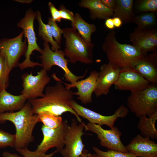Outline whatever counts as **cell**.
<instances>
[{
	"label": "cell",
	"mask_w": 157,
	"mask_h": 157,
	"mask_svg": "<svg viewBox=\"0 0 157 157\" xmlns=\"http://www.w3.org/2000/svg\"><path fill=\"white\" fill-rule=\"evenodd\" d=\"M139 118L137 126L140 131L141 135L152 139H157V130L155 124L157 119V111L148 117L143 116Z\"/></svg>",
	"instance_id": "obj_23"
},
{
	"label": "cell",
	"mask_w": 157,
	"mask_h": 157,
	"mask_svg": "<svg viewBox=\"0 0 157 157\" xmlns=\"http://www.w3.org/2000/svg\"><path fill=\"white\" fill-rule=\"evenodd\" d=\"M120 71L119 69L109 62L101 66L94 92L97 97L108 94L111 86L117 80Z\"/></svg>",
	"instance_id": "obj_16"
},
{
	"label": "cell",
	"mask_w": 157,
	"mask_h": 157,
	"mask_svg": "<svg viewBox=\"0 0 157 157\" xmlns=\"http://www.w3.org/2000/svg\"><path fill=\"white\" fill-rule=\"evenodd\" d=\"M137 10L141 13L154 12L157 10V0L139 1L137 6Z\"/></svg>",
	"instance_id": "obj_30"
},
{
	"label": "cell",
	"mask_w": 157,
	"mask_h": 157,
	"mask_svg": "<svg viewBox=\"0 0 157 157\" xmlns=\"http://www.w3.org/2000/svg\"><path fill=\"white\" fill-rule=\"evenodd\" d=\"M70 104L78 116L87 119L89 122L100 126L106 125L111 129L114 126L115 122L117 119L126 117L129 112L127 107L122 105L116 110L113 115L105 116L80 105L74 99L70 101Z\"/></svg>",
	"instance_id": "obj_9"
},
{
	"label": "cell",
	"mask_w": 157,
	"mask_h": 157,
	"mask_svg": "<svg viewBox=\"0 0 157 157\" xmlns=\"http://www.w3.org/2000/svg\"><path fill=\"white\" fill-rule=\"evenodd\" d=\"M69 127L67 121H63L60 126L56 129H51L42 125L41 130L43 138L35 151L45 154L49 149L56 147V153H60L64 148L65 139Z\"/></svg>",
	"instance_id": "obj_8"
},
{
	"label": "cell",
	"mask_w": 157,
	"mask_h": 157,
	"mask_svg": "<svg viewBox=\"0 0 157 157\" xmlns=\"http://www.w3.org/2000/svg\"><path fill=\"white\" fill-rule=\"evenodd\" d=\"M112 18L115 27L119 28L121 26L123 22L120 18L117 17H113Z\"/></svg>",
	"instance_id": "obj_38"
},
{
	"label": "cell",
	"mask_w": 157,
	"mask_h": 157,
	"mask_svg": "<svg viewBox=\"0 0 157 157\" xmlns=\"http://www.w3.org/2000/svg\"><path fill=\"white\" fill-rule=\"evenodd\" d=\"M63 34L65 40L64 51L69 62L93 63L94 45L92 42L85 41L72 27L63 29Z\"/></svg>",
	"instance_id": "obj_4"
},
{
	"label": "cell",
	"mask_w": 157,
	"mask_h": 157,
	"mask_svg": "<svg viewBox=\"0 0 157 157\" xmlns=\"http://www.w3.org/2000/svg\"><path fill=\"white\" fill-rule=\"evenodd\" d=\"M78 4L80 7L89 10L90 18L92 19L105 20L113 16V10L106 7L100 0H82Z\"/></svg>",
	"instance_id": "obj_21"
},
{
	"label": "cell",
	"mask_w": 157,
	"mask_h": 157,
	"mask_svg": "<svg viewBox=\"0 0 157 157\" xmlns=\"http://www.w3.org/2000/svg\"><path fill=\"white\" fill-rule=\"evenodd\" d=\"M157 83H151L140 90L131 92L127 105L138 117L150 116L157 111Z\"/></svg>",
	"instance_id": "obj_5"
},
{
	"label": "cell",
	"mask_w": 157,
	"mask_h": 157,
	"mask_svg": "<svg viewBox=\"0 0 157 157\" xmlns=\"http://www.w3.org/2000/svg\"><path fill=\"white\" fill-rule=\"evenodd\" d=\"M15 1L23 3H30L33 0H15Z\"/></svg>",
	"instance_id": "obj_41"
},
{
	"label": "cell",
	"mask_w": 157,
	"mask_h": 157,
	"mask_svg": "<svg viewBox=\"0 0 157 157\" xmlns=\"http://www.w3.org/2000/svg\"><path fill=\"white\" fill-rule=\"evenodd\" d=\"M78 157H98L96 154L88 153V151L84 149L83 153Z\"/></svg>",
	"instance_id": "obj_39"
},
{
	"label": "cell",
	"mask_w": 157,
	"mask_h": 157,
	"mask_svg": "<svg viewBox=\"0 0 157 157\" xmlns=\"http://www.w3.org/2000/svg\"><path fill=\"white\" fill-rule=\"evenodd\" d=\"M150 84L133 69H125L120 70L118 80L114 85L117 90L134 92L145 88Z\"/></svg>",
	"instance_id": "obj_15"
},
{
	"label": "cell",
	"mask_w": 157,
	"mask_h": 157,
	"mask_svg": "<svg viewBox=\"0 0 157 157\" xmlns=\"http://www.w3.org/2000/svg\"><path fill=\"white\" fill-rule=\"evenodd\" d=\"M71 25L85 41L91 42L92 35L97 29L94 25L86 22L79 14L76 13L74 15V20L71 22Z\"/></svg>",
	"instance_id": "obj_24"
},
{
	"label": "cell",
	"mask_w": 157,
	"mask_h": 157,
	"mask_svg": "<svg viewBox=\"0 0 157 157\" xmlns=\"http://www.w3.org/2000/svg\"><path fill=\"white\" fill-rule=\"evenodd\" d=\"M22 78L23 89L21 93L28 100L43 97L44 89L51 79L47 71L43 69L35 76L32 72L24 73Z\"/></svg>",
	"instance_id": "obj_11"
},
{
	"label": "cell",
	"mask_w": 157,
	"mask_h": 157,
	"mask_svg": "<svg viewBox=\"0 0 157 157\" xmlns=\"http://www.w3.org/2000/svg\"><path fill=\"white\" fill-rule=\"evenodd\" d=\"M99 76V72L96 71H91L86 78L78 81L72 83L67 84L61 81L65 85V87L68 89L76 87V92H74V95L77 96V99L81 102L87 104L92 102V96L95 90L97 81Z\"/></svg>",
	"instance_id": "obj_17"
},
{
	"label": "cell",
	"mask_w": 157,
	"mask_h": 157,
	"mask_svg": "<svg viewBox=\"0 0 157 157\" xmlns=\"http://www.w3.org/2000/svg\"><path fill=\"white\" fill-rule=\"evenodd\" d=\"M93 150L98 157H136L135 154L130 152L125 153L120 151L108 150L106 151L101 150L96 147H92Z\"/></svg>",
	"instance_id": "obj_29"
},
{
	"label": "cell",
	"mask_w": 157,
	"mask_h": 157,
	"mask_svg": "<svg viewBox=\"0 0 157 157\" xmlns=\"http://www.w3.org/2000/svg\"><path fill=\"white\" fill-rule=\"evenodd\" d=\"M3 157H24L20 156L15 153H12L7 151H5L2 153Z\"/></svg>",
	"instance_id": "obj_40"
},
{
	"label": "cell",
	"mask_w": 157,
	"mask_h": 157,
	"mask_svg": "<svg viewBox=\"0 0 157 157\" xmlns=\"http://www.w3.org/2000/svg\"><path fill=\"white\" fill-rule=\"evenodd\" d=\"M27 99L22 94L13 95L3 89L0 92V114L14 112L21 109Z\"/></svg>",
	"instance_id": "obj_20"
},
{
	"label": "cell",
	"mask_w": 157,
	"mask_h": 157,
	"mask_svg": "<svg viewBox=\"0 0 157 157\" xmlns=\"http://www.w3.org/2000/svg\"><path fill=\"white\" fill-rule=\"evenodd\" d=\"M48 6L51 15V17L53 20L56 22H60L62 19L58 10L51 2L49 3Z\"/></svg>",
	"instance_id": "obj_35"
},
{
	"label": "cell",
	"mask_w": 157,
	"mask_h": 157,
	"mask_svg": "<svg viewBox=\"0 0 157 157\" xmlns=\"http://www.w3.org/2000/svg\"><path fill=\"white\" fill-rule=\"evenodd\" d=\"M102 3L107 8L114 10L116 3V0H100Z\"/></svg>",
	"instance_id": "obj_36"
},
{
	"label": "cell",
	"mask_w": 157,
	"mask_h": 157,
	"mask_svg": "<svg viewBox=\"0 0 157 157\" xmlns=\"http://www.w3.org/2000/svg\"><path fill=\"white\" fill-rule=\"evenodd\" d=\"M132 45L147 53L156 51L157 48V29L156 28L143 29L138 27L129 35Z\"/></svg>",
	"instance_id": "obj_14"
},
{
	"label": "cell",
	"mask_w": 157,
	"mask_h": 157,
	"mask_svg": "<svg viewBox=\"0 0 157 157\" xmlns=\"http://www.w3.org/2000/svg\"><path fill=\"white\" fill-rule=\"evenodd\" d=\"M133 22L139 28L149 29L154 28L156 24L157 20L154 12H147L135 16Z\"/></svg>",
	"instance_id": "obj_26"
},
{
	"label": "cell",
	"mask_w": 157,
	"mask_h": 157,
	"mask_svg": "<svg viewBox=\"0 0 157 157\" xmlns=\"http://www.w3.org/2000/svg\"><path fill=\"white\" fill-rule=\"evenodd\" d=\"M36 18L39 23L38 34L40 37L44 42H47L51 44V49L56 51L60 49L61 47L54 40L49 25L44 24L43 22L41 13L39 10L36 12Z\"/></svg>",
	"instance_id": "obj_25"
},
{
	"label": "cell",
	"mask_w": 157,
	"mask_h": 157,
	"mask_svg": "<svg viewBox=\"0 0 157 157\" xmlns=\"http://www.w3.org/2000/svg\"><path fill=\"white\" fill-rule=\"evenodd\" d=\"M48 24L50 27L53 37L55 39V40L58 44H60L63 29L61 28L57 25L56 22L53 20L51 17L48 18Z\"/></svg>",
	"instance_id": "obj_32"
},
{
	"label": "cell",
	"mask_w": 157,
	"mask_h": 157,
	"mask_svg": "<svg viewBox=\"0 0 157 157\" xmlns=\"http://www.w3.org/2000/svg\"><path fill=\"white\" fill-rule=\"evenodd\" d=\"M105 25L107 28L110 30L114 29L115 27L112 18H109L106 19Z\"/></svg>",
	"instance_id": "obj_37"
},
{
	"label": "cell",
	"mask_w": 157,
	"mask_h": 157,
	"mask_svg": "<svg viewBox=\"0 0 157 157\" xmlns=\"http://www.w3.org/2000/svg\"><path fill=\"white\" fill-rule=\"evenodd\" d=\"M44 48L39 57L41 60V63L42 69L47 71H50L54 65L60 67L64 72V78L66 81L70 83H73L84 78L87 72L81 76H77L73 73L68 67V59L65 58L64 51L59 49L56 51H53L50 49L49 43L44 42L43 43Z\"/></svg>",
	"instance_id": "obj_6"
},
{
	"label": "cell",
	"mask_w": 157,
	"mask_h": 157,
	"mask_svg": "<svg viewBox=\"0 0 157 157\" xmlns=\"http://www.w3.org/2000/svg\"><path fill=\"white\" fill-rule=\"evenodd\" d=\"M54 75L53 76V78L57 81L56 85L46 87L43 97L28 100L33 114L45 113L61 116L64 113L69 112L74 115L79 123L82 122L70 104V101L73 99L74 92L70 89L66 88L60 80Z\"/></svg>",
	"instance_id": "obj_1"
},
{
	"label": "cell",
	"mask_w": 157,
	"mask_h": 157,
	"mask_svg": "<svg viewBox=\"0 0 157 157\" xmlns=\"http://www.w3.org/2000/svg\"><path fill=\"white\" fill-rule=\"evenodd\" d=\"M136 157H137V156Z\"/></svg>",
	"instance_id": "obj_42"
},
{
	"label": "cell",
	"mask_w": 157,
	"mask_h": 157,
	"mask_svg": "<svg viewBox=\"0 0 157 157\" xmlns=\"http://www.w3.org/2000/svg\"><path fill=\"white\" fill-rule=\"evenodd\" d=\"M15 136L0 129V148L8 147H14Z\"/></svg>",
	"instance_id": "obj_31"
},
{
	"label": "cell",
	"mask_w": 157,
	"mask_h": 157,
	"mask_svg": "<svg viewBox=\"0 0 157 157\" xmlns=\"http://www.w3.org/2000/svg\"><path fill=\"white\" fill-rule=\"evenodd\" d=\"M133 69L143 77L149 83H157V52L154 51L148 56L138 61Z\"/></svg>",
	"instance_id": "obj_19"
},
{
	"label": "cell",
	"mask_w": 157,
	"mask_h": 157,
	"mask_svg": "<svg viewBox=\"0 0 157 157\" xmlns=\"http://www.w3.org/2000/svg\"><path fill=\"white\" fill-rule=\"evenodd\" d=\"M58 10L61 19H64L73 22L74 14L72 11L67 9L64 5L62 4L59 6Z\"/></svg>",
	"instance_id": "obj_34"
},
{
	"label": "cell",
	"mask_w": 157,
	"mask_h": 157,
	"mask_svg": "<svg viewBox=\"0 0 157 157\" xmlns=\"http://www.w3.org/2000/svg\"><path fill=\"white\" fill-rule=\"evenodd\" d=\"M9 121L14 125L16 129L14 147L15 149L27 147L34 140L33 132L38 122L37 114H34L30 104L25 103L20 110L0 114V123Z\"/></svg>",
	"instance_id": "obj_3"
},
{
	"label": "cell",
	"mask_w": 157,
	"mask_h": 157,
	"mask_svg": "<svg viewBox=\"0 0 157 157\" xmlns=\"http://www.w3.org/2000/svg\"><path fill=\"white\" fill-rule=\"evenodd\" d=\"M116 33L112 31L108 33L102 44L108 62L120 70L133 69L135 64L147 55L132 45L119 43Z\"/></svg>",
	"instance_id": "obj_2"
},
{
	"label": "cell",
	"mask_w": 157,
	"mask_h": 157,
	"mask_svg": "<svg viewBox=\"0 0 157 157\" xmlns=\"http://www.w3.org/2000/svg\"><path fill=\"white\" fill-rule=\"evenodd\" d=\"M116 3L113 10V17L120 18L123 23L133 22L135 17L133 9V0H116Z\"/></svg>",
	"instance_id": "obj_22"
},
{
	"label": "cell",
	"mask_w": 157,
	"mask_h": 157,
	"mask_svg": "<svg viewBox=\"0 0 157 157\" xmlns=\"http://www.w3.org/2000/svg\"><path fill=\"white\" fill-rule=\"evenodd\" d=\"M85 129L86 131H90L96 134L102 147L108 150L129 152L126 146L121 141L122 133L117 127L114 126L110 129L106 130L101 126L89 122L85 125Z\"/></svg>",
	"instance_id": "obj_10"
},
{
	"label": "cell",
	"mask_w": 157,
	"mask_h": 157,
	"mask_svg": "<svg viewBox=\"0 0 157 157\" xmlns=\"http://www.w3.org/2000/svg\"><path fill=\"white\" fill-rule=\"evenodd\" d=\"M37 119L38 122H42L44 126L51 129L58 127L63 121L60 116L45 113L37 114Z\"/></svg>",
	"instance_id": "obj_27"
},
{
	"label": "cell",
	"mask_w": 157,
	"mask_h": 157,
	"mask_svg": "<svg viewBox=\"0 0 157 157\" xmlns=\"http://www.w3.org/2000/svg\"><path fill=\"white\" fill-rule=\"evenodd\" d=\"M36 16V12L31 8L26 12L24 17L17 23L18 27L23 29L25 38H27V48L25 54V59L23 62L19 63L18 66L20 69L28 67L33 68L36 66H41L38 62H34L30 60V56L34 51H37L40 53L42 51L38 45L34 27V22Z\"/></svg>",
	"instance_id": "obj_7"
},
{
	"label": "cell",
	"mask_w": 157,
	"mask_h": 157,
	"mask_svg": "<svg viewBox=\"0 0 157 157\" xmlns=\"http://www.w3.org/2000/svg\"><path fill=\"white\" fill-rule=\"evenodd\" d=\"M23 31L17 36L12 38H4L0 40V52L5 57L11 71L18 66L20 58L25 55L27 48V40L23 41Z\"/></svg>",
	"instance_id": "obj_12"
},
{
	"label": "cell",
	"mask_w": 157,
	"mask_h": 157,
	"mask_svg": "<svg viewBox=\"0 0 157 157\" xmlns=\"http://www.w3.org/2000/svg\"><path fill=\"white\" fill-rule=\"evenodd\" d=\"M126 147L129 152L137 157H157V144L140 134L134 137Z\"/></svg>",
	"instance_id": "obj_18"
},
{
	"label": "cell",
	"mask_w": 157,
	"mask_h": 157,
	"mask_svg": "<svg viewBox=\"0 0 157 157\" xmlns=\"http://www.w3.org/2000/svg\"><path fill=\"white\" fill-rule=\"evenodd\" d=\"M15 150L20 155L24 157H52L56 153L55 151L48 154H40L35 151H31L27 147Z\"/></svg>",
	"instance_id": "obj_33"
},
{
	"label": "cell",
	"mask_w": 157,
	"mask_h": 157,
	"mask_svg": "<svg viewBox=\"0 0 157 157\" xmlns=\"http://www.w3.org/2000/svg\"><path fill=\"white\" fill-rule=\"evenodd\" d=\"M10 71L5 57L0 52V92L3 88L6 89L8 86Z\"/></svg>",
	"instance_id": "obj_28"
},
{
	"label": "cell",
	"mask_w": 157,
	"mask_h": 157,
	"mask_svg": "<svg viewBox=\"0 0 157 157\" xmlns=\"http://www.w3.org/2000/svg\"><path fill=\"white\" fill-rule=\"evenodd\" d=\"M66 136L65 145L60 154L63 157H78L83 153L85 145L82 136L85 124L83 122L78 124L73 118Z\"/></svg>",
	"instance_id": "obj_13"
}]
</instances>
